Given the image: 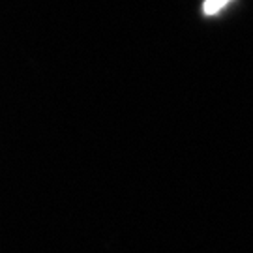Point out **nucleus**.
<instances>
[{
	"label": "nucleus",
	"mask_w": 253,
	"mask_h": 253,
	"mask_svg": "<svg viewBox=\"0 0 253 253\" xmlns=\"http://www.w3.org/2000/svg\"><path fill=\"white\" fill-rule=\"evenodd\" d=\"M227 2H231V0H207V2L203 4V13H207V15L217 13L219 9L225 6Z\"/></svg>",
	"instance_id": "obj_1"
}]
</instances>
